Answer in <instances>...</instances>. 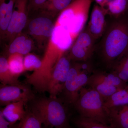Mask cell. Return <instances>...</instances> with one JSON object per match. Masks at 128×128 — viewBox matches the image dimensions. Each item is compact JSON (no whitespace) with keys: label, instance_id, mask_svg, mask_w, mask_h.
Here are the masks:
<instances>
[{"label":"cell","instance_id":"6da1fadb","mask_svg":"<svg viewBox=\"0 0 128 128\" xmlns=\"http://www.w3.org/2000/svg\"><path fill=\"white\" fill-rule=\"evenodd\" d=\"M108 17L107 16L105 30L96 42L92 55L97 54L105 66L112 69L128 51V14Z\"/></svg>","mask_w":128,"mask_h":128},{"label":"cell","instance_id":"7a4b0ae2","mask_svg":"<svg viewBox=\"0 0 128 128\" xmlns=\"http://www.w3.org/2000/svg\"><path fill=\"white\" fill-rule=\"evenodd\" d=\"M92 0H74L56 20L55 27L66 32L74 42L86 26Z\"/></svg>","mask_w":128,"mask_h":128},{"label":"cell","instance_id":"3957f363","mask_svg":"<svg viewBox=\"0 0 128 128\" xmlns=\"http://www.w3.org/2000/svg\"><path fill=\"white\" fill-rule=\"evenodd\" d=\"M30 109L39 116L46 128H70L66 108L57 97L40 98Z\"/></svg>","mask_w":128,"mask_h":128},{"label":"cell","instance_id":"277c9868","mask_svg":"<svg viewBox=\"0 0 128 128\" xmlns=\"http://www.w3.org/2000/svg\"><path fill=\"white\" fill-rule=\"evenodd\" d=\"M66 51L60 48L51 38L42 59L41 68L28 76L26 82L32 85L38 92H47L53 70L60 58Z\"/></svg>","mask_w":128,"mask_h":128},{"label":"cell","instance_id":"5b68a950","mask_svg":"<svg viewBox=\"0 0 128 128\" xmlns=\"http://www.w3.org/2000/svg\"><path fill=\"white\" fill-rule=\"evenodd\" d=\"M105 100L100 94L91 88H82L74 104L80 116L96 120L105 124H109L108 109Z\"/></svg>","mask_w":128,"mask_h":128},{"label":"cell","instance_id":"8992f818","mask_svg":"<svg viewBox=\"0 0 128 128\" xmlns=\"http://www.w3.org/2000/svg\"><path fill=\"white\" fill-rule=\"evenodd\" d=\"M35 12L36 15L28 19L24 32L32 38L38 48L42 49L46 48L52 36L55 26L54 19L56 18L40 11Z\"/></svg>","mask_w":128,"mask_h":128},{"label":"cell","instance_id":"52a82bcc","mask_svg":"<svg viewBox=\"0 0 128 128\" xmlns=\"http://www.w3.org/2000/svg\"><path fill=\"white\" fill-rule=\"evenodd\" d=\"M84 66L80 63H72L62 92L69 103L74 105L78 99L80 90L87 84L89 77L88 70Z\"/></svg>","mask_w":128,"mask_h":128},{"label":"cell","instance_id":"ba28073f","mask_svg":"<svg viewBox=\"0 0 128 128\" xmlns=\"http://www.w3.org/2000/svg\"><path fill=\"white\" fill-rule=\"evenodd\" d=\"M96 42L86 26L69 49L70 58L74 62H86L90 60L92 57Z\"/></svg>","mask_w":128,"mask_h":128},{"label":"cell","instance_id":"9c48e42d","mask_svg":"<svg viewBox=\"0 0 128 128\" xmlns=\"http://www.w3.org/2000/svg\"><path fill=\"white\" fill-rule=\"evenodd\" d=\"M72 60L66 51L60 58L53 70L47 92L50 96L57 97L64 90L71 66Z\"/></svg>","mask_w":128,"mask_h":128},{"label":"cell","instance_id":"30bf717a","mask_svg":"<svg viewBox=\"0 0 128 128\" xmlns=\"http://www.w3.org/2000/svg\"><path fill=\"white\" fill-rule=\"evenodd\" d=\"M28 0H16L14 10L5 36L9 44L23 32L28 21Z\"/></svg>","mask_w":128,"mask_h":128},{"label":"cell","instance_id":"8fae6325","mask_svg":"<svg viewBox=\"0 0 128 128\" xmlns=\"http://www.w3.org/2000/svg\"><path fill=\"white\" fill-rule=\"evenodd\" d=\"M34 94L27 85H0V105L6 106L9 104L23 101L25 103L34 100Z\"/></svg>","mask_w":128,"mask_h":128},{"label":"cell","instance_id":"7c38bea8","mask_svg":"<svg viewBox=\"0 0 128 128\" xmlns=\"http://www.w3.org/2000/svg\"><path fill=\"white\" fill-rule=\"evenodd\" d=\"M107 16V13L105 8L96 3L94 4L86 26L89 32L96 42L102 36L105 30Z\"/></svg>","mask_w":128,"mask_h":128},{"label":"cell","instance_id":"4fadbf2b","mask_svg":"<svg viewBox=\"0 0 128 128\" xmlns=\"http://www.w3.org/2000/svg\"><path fill=\"white\" fill-rule=\"evenodd\" d=\"M32 38L24 32H22L8 44V57L11 54H18L25 56L30 54L35 47Z\"/></svg>","mask_w":128,"mask_h":128},{"label":"cell","instance_id":"5bb4252c","mask_svg":"<svg viewBox=\"0 0 128 128\" xmlns=\"http://www.w3.org/2000/svg\"><path fill=\"white\" fill-rule=\"evenodd\" d=\"M107 109L110 126L114 128H128V104Z\"/></svg>","mask_w":128,"mask_h":128},{"label":"cell","instance_id":"9a60e30c","mask_svg":"<svg viewBox=\"0 0 128 128\" xmlns=\"http://www.w3.org/2000/svg\"><path fill=\"white\" fill-rule=\"evenodd\" d=\"M16 0H0V36L4 39Z\"/></svg>","mask_w":128,"mask_h":128},{"label":"cell","instance_id":"2e32d148","mask_svg":"<svg viewBox=\"0 0 128 128\" xmlns=\"http://www.w3.org/2000/svg\"><path fill=\"white\" fill-rule=\"evenodd\" d=\"M23 101L9 104L1 109L3 116L6 119L12 123L20 122L25 116L26 111L24 110L26 104Z\"/></svg>","mask_w":128,"mask_h":128},{"label":"cell","instance_id":"e0dca14e","mask_svg":"<svg viewBox=\"0 0 128 128\" xmlns=\"http://www.w3.org/2000/svg\"><path fill=\"white\" fill-rule=\"evenodd\" d=\"M74 0H48L38 10L56 18L58 14Z\"/></svg>","mask_w":128,"mask_h":128},{"label":"cell","instance_id":"ac0fdd59","mask_svg":"<svg viewBox=\"0 0 128 128\" xmlns=\"http://www.w3.org/2000/svg\"><path fill=\"white\" fill-rule=\"evenodd\" d=\"M0 81L3 85H19L22 83L13 74L9 68L7 58L3 56L0 57Z\"/></svg>","mask_w":128,"mask_h":128},{"label":"cell","instance_id":"d6986e66","mask_svg":"<svg viewBox=\"0 0 128 128\" xmlns=\"http://www.w3.org/2000/svg\"><path fill=\"white\" fill-rule=\"evenodd\" d=\"M87 84L98 92L105 100L120 90L114 86L108 84L103 82L96 80L91 76H89Z\"/></svg>","mask_w":128,"mask_h":128},{"label":"cell","instance_id":"ffe728a7","mask_svg":"<svg viewBox=\"0 0 128 128\" xmlns=\"http://www.w3.org/2000/svg\"><path fill=\"white\" fill-rule=\"evenodd\" d=\"M106 10L107 15L118 17L125 14L128 9V0H114L109 2L104 8Z\"/></svg>","mask_w":128,"mask_h":128},{"label":"cell","instance_id":"44dd1931","mask_svg":"<svg viewBox=\"0 0 128 128\" xmlns=\"http://www.w3.org/2000/svg\"><path fill=\"white\" fill-rule=\"evenodd\" d=\"M96 80L106 83L108 84L114 86L118 89H121L125 88L128 86V83L124 82L114 73H105L98 72L91 76Z\"/></svg>","mask_w":128,"mask_h":128},{"label":"cell","instance_id":"7402d4cb","mask_svg":"<svg viewBox=\"0 0 128 128\" xmlns=\"http://www.w3.org/2000/svg\"><path fill=\"white\" fill-rule=\"evenodd\" d=\"M19 128H46L39 116L31 109L26 111L24 118L19 122Z\"/></svg>","mask_w":128,"mask_h":128},{"label":"cell","instance_id":"603a6c76","mask_svg":"<svg viewBox=\"0 0 128 128\" xmlns=\"http://www.w3.org/2000/svg\"><path fill=\"white\" fill-rule=\"evenodd\" d=\"M24 56L18 54H11L7 58L10 70L15 76L18 78L21 74L25 72L24 60Z\"/></svg>","mask_w":128,"mask_h":128},{"label":"cell","instance_id":"cb8c5ba5","mask_svg":"<svg viewBox=\"0 0 128 128\" xmlns=\"http://www.w3.org/2000/svg\"><path fill=\"white\" fill-rule=\"evenodd\" d=\"M114 73L124 82H128V51L112 69Z\"/></svg>","mask_w":128,"mask_h":128},{"label":"cell","instance_id":"d4e9b609","mask_svg":"<svg viewBox=\"0 0 128 128\" xmlns=\"http://www.w3.org/2000/svg\"><path fill=\"white\" fill-rule=\"evenodd\" d=\"M74 123L79 128H114L110 125L80 116L74 120Z\"/></svg>","mask_w":128,"mask_h":128},{"label":"cell","instance_id":"484cf974","mask_svg":"<svg viewBox=\"0 0 128 128\" xmlns=\"http://www.w3.org/2000/svg\"><path fill=\"white\" fill-rule=\"evenodd\" d=\"M24 64L25 71H36L41 68L42 60L35 54L30 53L24 56Z\"/></svg>","mask_w":128,"mask_h":128},{"label":"cell","instance_id":"4316f807","mask_svg":"<svg viewBox=\"0 0 128 128\" xmlns=\"http://www.w3.org/2000/svg\"><path fill=\"white\" fill-rule=\"evenodd\" d=\"M48 0H28V15L30 12H34L39 10Z\"/></svg>","mask_w":128,"mask_h":128},{"label":"cell","instance_id":"83f0119b","mask_svg":"<svg viewBox=\"0 0 128 128\" xmlns=\"http://www.w3.org/2000/svg\"><path fill=\"white\" fill-rule=\"evenodd\" d=\"M19 122L15 124L10 122L6 119L0 111V128H19Z\"/></svg>","mask_w":128,"mask_h":128},{"label":"cell","instance_id":"f1b7e54d","mask_svg":"<svg viewBox=\"0 0 128 128\" xmlns=\"http://www.w3.org/2000/svg\"><path fill=\"white\" fill-rule=\"evenodd\" d=\"M128 104V89L125 96L121 99L114 102L105 106L106 108H110L114 107L119 106Z\"/></svg>","mask_w":128,"mask_h":128},{"label":"cell","instance_id":"f546056e","mask_svg":"<svg viewBox=\"0 0 128 128\" xmlns=\"http://www.w3.org/2000/svg\"><path fill=\"white\" fill-rule=\"evenodd\" d=\"M97 4L99 5L101 7L104 8L105 6V0H95Z\"/></svg>","mask_w":128,"mask_h":128},{"label":"cell","instance_id":"4dcf8cb0","mask_svg":"<svg viewBox=\"0 0 128 128\" xmlns=\"http://www.w3.org/2000/svg\"><path fill=\"white\" fill-rule=\"evenodd\" d=\"M114 0H105V6H106L107 4H108V3H109V2H112ZM104 6V7H105Z\"/></svg>","mask_w":128,"mask_h":128},{"label":"cell","instance_id":"1f68e13d","mask_svg":"<svg viewBox=\"0 0 128 128\" xmlns=\"http://www.w3.org/2000/svg\"></svg>","mask_w":128,"mask_h":128}]
</instances>
